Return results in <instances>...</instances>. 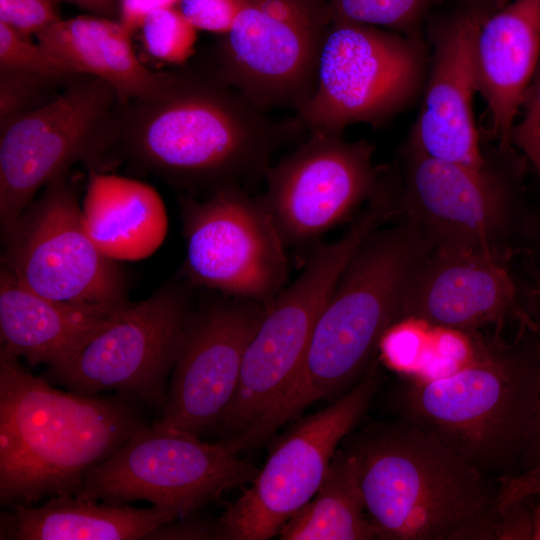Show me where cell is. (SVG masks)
I'll return each instance as SVG.
<instances>
[{
    "instance_id": "cell-13",
    "label": "cell",
    "mask_w": 540,
    "mask_h": 540,
    "mask_svg": "<svg viewBox=\"0 0 540 540\" xmlns=\"http://www.w3.org/2000/svg\"><path fill=\"white\" fill-rule=\"evenodd\" d=\"M331 21L327 0H243L213 67L258 108L297 112L314 91Z\"/></svg>"
},
{
    "instance_id": "cell-22",
    "label": "cell",
    "mask_w": 540,
    "mask_h": 540,
    "mask_svg": "<svg viewBox=\"0 0 540 540\" xmlns=\"http://www.w3.org/2000/svg\"><path fill=\"white\" fill-rule=\"evenodd\" d=\"M81 212L91 240L114 261L147 258L167 234L161 196L151 185L133 178L91 170Z\"/></svg>"
},
{
    "instance_id": "cell-32",
    "label": "cell",
    "mask_w": 540,
    "mask_h": 540,
    "mask_svg": "<svg viewBox=\"0 0 540 540\" xmlns=\"http://www.w3.org/2000/svg\"><path fill=\"white\" fill-rule=\"evenodd\" d=\"M520 110V120L515 122L511 132V145L521 153L540 178V61Z\"/></svg>"
},
{
    "instance_id": "cell-9",
    "label": "cell",
    "mask_w": 540,
    "mask_h": 540,
    "mask_svg": "<svg viewBox=\"0 0 540 540\" xmlns=\"http://www.w3.org/2000/svg\"><path fill=\"white\" fill-rule=\"evenodd\" d=\"M121 102L104 80L77 74L49 102L0 122L3 235L56 176L112 150Z\"/></svg>"
},
{
    "instance_id": "cell-26",
    "label": "cell",
    "mask_w": 540,
    "mask_h": 540,
    "mask_svg": "<svg viewBox=\"0 0 540 540\" xmlns=\"http://www.w3.org/2000/svg\"><path fill=\"white\" fill-rule=\"evenodd\" d=\"M520 303L532 329L538 365V393L523 453L516 473L496 479L494 511L540 495V268L525 259Z\"/></svg>"
},
{
    "instance_id": "cell-38",
    "label": "cell",
    "mask_w": 540,
    "mask_h": 540,
    "mask_svg": "<svg viewBox=\"0 0 540 540\" xmlns=\"http://www.w3.org/2000/svg\"><path fill=\"white\" fill-rule=\"evenodd\" d=\"M55 1V0H54ZM72 3L92 15L118 20L120 0H60Z\"/></svg>"
},
{
    "instance_id": "cell-6",
    "label": "cell",
    "mask_w": 540,
    "mask_h": 540,
    "mask_svg": "<svg viewBox=\"0 0 540 540\" xmlns=\"http://www.w3.org/2000/svg\"><path fill=\"white\" fill-rule=\"evenodd\" d=\"M523 161L474 167L432 158L407 144L398 173L400 215L412 218L434 248L509 261L521 250L528 214L522 203Z\"/></svg>"
},
{
    "instance_id": "cell-35",
    "label": "cell",
    "mask_w": 540,
    "mask_h": 540,
    "mask_svg": "<svg viewBox=\"0 0 540 540\" xmlns=\"http://www.w3.org/2000/svg\"><path fill=\"white\" fill-rule=\"evenodd\" d=\"M496 540H532L531 498L510 504L495 513Z\"/></svg>"
},
{
    "instance_id": "cell-18",
    "label": "cell",
    "mask_w": 540,
    "mask_h": 540,
    "mask_svg": "<svg viewBox=\"0 0 540 540\" xmlns=\"http://www.w3.org/2000/svg\"><path fill=\"white\" fill-rule=\"evenodd\" d=\"M501 0L459 4L429 27L432 46L423 102L407 144L435 159L479 167L488 162L473 112L478 92L475 41Z\"/></svg>"
},
{
    "instance_id": "cell-37",
    "label": "cell",
    "mask_w": 540,
    "mask_h": 540,
    "mask_svg": "<svg viewBox=\"0 0 540 540\" xmlns=\"http://www.w3.org/2000/svg\"><path fill=\"white\" fill-rule=\"evenodd\" d=\"M520 251H523L525 257L540 268V211H528Z\"/></svg>"
},
{
    "instance_id": "cell-10",
    "label": "cell",
    "mask_w": 540,
    "mask_h": 540,
    "mask_svg": "<svg viewBox=\"0 0 540 540\" xmlns=\"http://www.w3.org/2000/svg\"><path fill=\"white\" fill-rule=\"evenodd\" d=\"M191 308L178 286L127 304L81 337L42 377L73 392L115 390L163 408Z\"/></svg>"
},
{
    "instance_id": "cell-31",
    "label": "cell",
    "mask_w": 540,
    "mask_h": 540,
    "mask_svg": "<svg viewBox=\"0 0 540 540\" xmlns=\"http://www.w3.org/2000/svg\"><path fill=\"white\" fill-rule=\"evenodd\" d=\"M69 81L28 71L0 68V122L45 104L41 100L51 87L67 84Z\"/></svg>"
},
{
    "instance_id": "cell-14",
    "label": "cell",
    "mask_w": 540,
    "mask_h": 540,
    "mask_svg": "<svg viewBox=\"0 0 540 540\" xmlns=\"http://www.w3.org/2000/svg\"><path fill=\"white\" fill-rule=\"evenodd\" d=\"M181 217L192 285L265 305L286 286L287 247L261 197L224 186L204 200L183 198Z\"/></svg>"
},
{
    "instance_id": "cell-17",
    "label": "cell",
    "mask_w": 540,
    "mask_h": 540,
    "mask_svg": "<svg viewBox=\"0 0 540 540\" xmlns=\"http://www.w3.org/2000/svg\"><path fill=\"white\" fill-rule=\"evenodd\" d=\"M264 310L265 304L230 297L191 312L161 424L197 436L219 425L236 394L243 358Z\"/></svg>"
},
{
    "instance_id": "cell-39",
    "label": "cell",
    "mask_w": 540,
    "mask_h": 540,
    "mask_svg": "<svg viewBox=\"0 0 540 540\" xmlns=\"http://www.w3.org/2000/svg\"><path fill=\"white\" fill-rule=\"evenodd\" d=\"M533 511L532 540H540V495L531 498Z\"/></svg>"
},
{
    "instance_id": "cell-33",
    "label": "cell",
    "mask_w": 540,
    "mask_h": 540,
    "mask_svg": "<svg viewBox=\"0 0 540 540\" xmlns=\"http://www.w3.org/2000/svg\"><path fill=\"white\" fill-rule=\"evenodd\" d=\"M243 0H178L175 7L197 30L225 34L233 25Z\"/></svg>"
},
{
    "instance_id": "cell-8",
    "label": "cell",
    "mask_w": 540,
    "mask_h": 540,
    "mask_svg": "<svg viewBox=\"0 0 540 540\" xmlns=\"http://www.w3.org/2000/svg\"><path fill=\"white\" fill-rule=\"evenodd\" d=\"M240 453L228 440L207 443L156 420L92 467L76 497L109 504L145 500L185 518L253 480L258 470Z\"/></svg>"
},
{
    "instance_id": "cell-21",
    "label": "cell",
    "mask_w": 540,
    "mask_h": 540,
    "mask_svg": "<svg viewBox=\"0 0 540 540\" xmlns=\"http://www.w3.org/2000/svg\"><path fill=\"white\" fill-rule=\"evenodd\" d=\"M0 513L1 540L149 539L160 526L181 519L175 511L153 505L88 501L56 496L39 506L13 503Z\"/></svg>"
},
{
    "instance_id": "cell-11",
    "label": "cell",
    "mask_w": 540,
    "mask_h": 540,
    "mask_svg": "<svg viewBox=\"0 0 540 540\" xmlns=\"http://www.w3.org/2000/svg\"><path fill=\"white\" fill-rule=\"evenodd\" d=\"M3 239L1 266L36 294L102 318L129 304L116 261L84 227L67 172L44 187Z\"/></svg>"
},
{
    "instance_id": "cell-19",
    "label": "cell",
    "mask_w": 540,
    "mask_h": 540,
    "mask_svg": "<svg viewBox=\"0 0 540 540\" xmlns=\"http://www.w3.org/2000/svg\"><path fill=\"white\" fill-rule=\"evenodd\" d=\"M508 262L433 247L414 272L402 319L464 332L516 321L522 313L520 282Z\"/></svg>"
},
{
    "instance_id": "cell-2",
    "label": "cell",
    "mask_w": 540,
    "mask_h": 540,
    "mask_svg": "<svg viewBox=\"0 0 540 540\" xmlns=\"http://www.w3.org/2000/svg\"><path fill=\"white\" fill-rule=\"evenodd\" d=\"M124 395L61 390L0 350V502L76 496L88 471L148 425Z\"/></svg>"
},
{
    "instance_id": "cell-41",
    "label": "cell",
    "mask_w": 540,
    "mask_h": 540,
    "mask_svg": "<svg viewBox=\"0 0 540 540\" xmlns=\"http://www.w3.org/2000/svg\"><path fill=\"white\" fill-rule=\"evenodd\" d=\"M164 1H166L169 5H175L178 0H164Z\"/></svg>"
},
{
    "instance_id": "cell-27",
    "label": "cell",
    "mask_w": 540,
    "mask_h": 540,
    "mask_svg": "<svg viewBox=\"0 0 540 540\" xmlns=\"http://www.w3.org/2000/svg\"><path fill=\"white\" fill-rule=\"evenodd\" d=\"M435 1L438 0H329V7L332 20L416 34V29Z\"/></svg>"
},
{
    "instance_id": "cell-1",
    "label": "cell",
    "mask_w": 540,
    "mask_h": 540,
    "mask_svg": "<svg viewBox=\"0 0 540 540\" xmlns=\"http://www.w3.org/2000/svg\"><path fill=\"white\" fill-rule=\"evenodd\" d=\"M300 127L270 118L214 67H185L156 93L121 102L112 149L171 184L212 192L264 178Z\"/></svg>"
},
{
    "instance_id": "cell-23",
    "label": "cell",
    "mask_w": 540,
    "mask_h": 540,
    "mask_svg": "<svg viewBox=\"0 0 540 540\" xmlns=\"http://www.w3.org/2000/svg\"><path fill=\"white\" fill-rule=\"evenodd\" d=\"M36 37L74 73L110 84L122 101L156 93L170 75L151 70L140 61L132 46V34L118 20L95 15L59 19Z\"/></svg>"
},
{
    "instance_id": "cell-5",
    "label": "cell",
    "mask_w": 540,
    "mask_h": 540,
    "mask_svg": "<svg viewBox=\"0 0 540 540\" xmlns=\"http://www.w3.org/2000/svg\"><path fill=\"white\" fill-rule=\"evenodd\" d=\"M516 334L479 331L471 360L433 379L405 377L399 390L401 419L432 434L485 476L516 473L534 413L538 365L524 314Z\"/></svg>"
},
{
    "instance_id": "cell-12",
    "label": "cell",
    "mask_w": 540,
    "mask_h": 540,
    "mask_svg": "<svg viewBox=\"0 0 540 540\" xmlns=\"http://www.w3.org/2000/svg\"><path fill=\"white\" fill-rule=\"evenodd\" d=\"M381 384L376 359L325 408L295 419L266 462L216 521L217 539L268 540L316 493L341 441L365 414Z\"/></svg>"
},
{
    "instance_id": "cell-29",
    "label": "cell",
    "mask_w": 540,
    "mask_h": 540,
    "mask_svg": "<svg viewBox=\"0 0 540 540\" xmlns=\"http://www.w3.org/2000/svg\"><path fill=\"white\" fill-rule=\"evenodd\" d=\"M432 327L412 319L393 324L382 336L378 351L382 360L405 377L415 376L430 350Z\"/></svg>"
},
{
    "instance_id": "cell-7",
    "label": "cell",
    "mask_w": 540,
    "mask_h": 540,
    "mask_svg": "<svg viewBox=\"0 0 540 540\" xmlns=\"http://www.w3.org/2000/svg\"><path fill=\"white\" fill-rule=\"evenodd\" d=\"M427 68L417 34L333 19L320 51L314 91L296 120L309 134H342L353 124H381L415 100Z\"/></svg>"
},
{
    "instance_id": "cell-25",
    "label": "cell",
    "mask_w": 540,
    "mask_h": 540,
    "mask_svg": "<svg viewBox=\"0 0 540 540\" xmlns=\"http://www.w3.org/2000/svg\"><path fill=\"white\" fill-rule=\"evenodd\" d=\"M278 536L281 540L376 539L350 450L336 451L314 496L286 521Z\"/></svg>"
},
{
    "instance_id": "cell-20",
    "label": "cell",
    "mask_w": 540,
    "mask_h": 540,
    "mask_svg": "<svg viewBox=\"0 0 540 540\" xmlns=\"http://www.w3.org/2000/svg\"><path fill=\"white\" fill-rule=\"evenodd\" d=\"M478 93L498 152L507 153L526 90L540 61V0H514L493 11L475 41Z\"/></svg>"
},
{
    "instance_id": "cell-4",
    "label": "cell",
    "mask_w": 540,
    "mask_h": 540,
    "mask_svg": "<svg viewBox=\"0 0 540 540\" xmlns=\"http://www.w3.org/2000/svg\"><path fill=\"white\" fill-rule=\"evenodd\" d=\"M381 540H496L497 483L432 434L399 419L346 446Z\"/></svg>"
},
{
    "instance_id": "cell-40",
    "label": "cell",
    "mask_w": 540,
    "mask_h": 540,
    "mask_svg": "<svg viewBox=\"0 0 540 540\" xmlns=\"http://www.w3.org/2000/svg\"><path fill=\"white\" fill-rule=\"evenodd\" d=\"M457 2L458 4H466V3H477V2H484V1H490V0H452Z\"/></svg>"
},
{
    "instance_id": "cell-30",
    "label": "cell",
    "mask_w": 540,
    "mask_h": 540,
    "mask_svg": "<svg viewBox=\"0 0 540 540\" xmlns=\"http://www.w3.org/2000/svg\"><path fill=\"white\" fill-rule=\"evenodd\" d=\"M0 68L38 73L65 82L77 75L39 43H31L28 37L1 21Z\"/></svg>"
},
{
    "instance_id": "cell-24",
    "label": "cell",
    "mask_w": 540,
    "mask_h": 540,
    "mask_svg": "<svg viewBox=\"0 0 540 540\" xmlns=\"http://www.w3.org/2000/svg\"><path fill=\"white\" fill-rule=\"evenodd\" d=\"M105 318L36 294L1 266L0 350L30 367L54 364Z\"/></svg>"
},
{
    "instance_id": "cell-3",
    "label": "cell",
    "mask_w": 540,
    "mask_h": 540,
    "mask_svg": "<svg viewBox=\"0 0 540 540\" xmlns=\"http://www.w3.org/2000/svg\"><path fill=\"white\" fill-rule=\"evenodd\" d=\"M432 248L419 225L405 215L366 238L320 314L295 377L253 428L258 440L266 441L308 406L363 377L383 334L402 319L414 272Z\"/></svg>"
},
{
    "instance_id": "cell-28",
    "label": "cell",
    "mask_w": 540,
    "mask_h": 540,
    "mask_svg": "<svg viewBox=\"0 0 540 540\" xmlns=\"http://www.w3.org/2000/svg\"><path fill=\"white\" fill-rule=\"evenodd\" d=\"M142 42L153 58L169 64H184L194 53L195 29L173 6L149 13L141 25Z\"/></svg>"
},
{
    "instance_id": "cell-36",
    "label": "cell",
    "mask_w": 540,
    "mask_h": 540,
    "mask_svg": "<svg viewBox=\"0 0 540 540\" xmlns=\"http://www.w3.org/2000/svg\"><path fill=\"white\" fill-rule=\"evenodd\" d=\"M176 519L154 530L149 539L156 540H203L217 539V522Z\"/></svg>"
},
{
    "instance_id": "cell-16",
    "label": "cell",
    "mask_w": 540,
    "mask_h": 540,
    "mask_svg": "<svg viewBox=\"0 0 540 540\" xmlns=\"http://www.w3.org/2000/svg\"><path fill=\"white\" fill-rule=\"evenodd\" d=\"M374 146L342 134H310L266 172L261 199L286 247H303L347 220L379 184Z\"/></svg>"
},
{
    "instance_id": "cell-15",
    "label": "cell",
    "mask_w": 540,
    "mask_h": 540,
    "mask_svg": "<svg viewBox=\"0 0 540 540\" xmlns=\"http://www.w3.org/2000/svg\"><path fill=\"white\" fill-rule=\"evenodd\" d=\"M355 251V242L347 236L317 244L296 280L265 305L243 358L236 394L218 425L227 440L242 437L287 390L318 318Z\"/></svg>"
},
{
    "instance_id": "cell-34",
    "label": "cell",
    "mask_w": 540,
    "mask_h": 540,
    "mask_svg": "<svg viewBox=\"0 0 540 540\" xmlns=\"http://www.w3.org/2000/svg\"><path fill=\"white\" fill-rule=\"evenodd\" d=\"M59 19L54 0H0V21L25 37L37 35Z\"/></svg>"
}]
</instances>
